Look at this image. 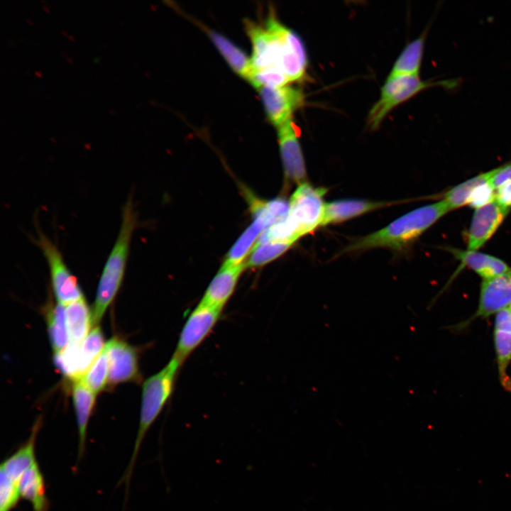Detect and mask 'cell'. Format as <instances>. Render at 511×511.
Segmentation results:
<instances>
[{
    "label": "cell",
    "instance_id": "6da1fadb",
    "mask_svg": "<svg viewBox=\"0 0 511 511\" xmlns=\"http://www.w3.org/2000/svg\"><path fill=\"white\" fill-rule=\"evenodd\" d=\"M244 25L252 45L251 73L275 71L290 84L306 79L308 55L305 45L295 31L279 20L273 9H269L263 23L246 19Z\"/></svg>",
    "mask_w": 511,
    "mask_h": 511
},
{
    "label": "cell",
    "instance_id": "7a4b0ae2",
    "mask_svg": "<svg viewBox=\"0 0 511 511\" xmlns=\"http://www.w3.org/2000/svg\"><path fill=\"white\" fill-rule=\"evenodd\" d=\"M450 211L444 199L417 208L385 227L358 239L344 248L343 252L380 247L403 250Z\"/></svg>",
    "mask_w": 511,
    "mask_h": 511
},
{
    "label": "cell",
    "instance_id": "3957f363",
    "mask_svg": "<svg viewBox=\"0 0 511 511\" xmlns=\"http://www.w3.org/2000/svg\"><path fill=\"white\" fill-rule=\"evenodd\" d=\"M119 232L105 263L98 283L92 310L94 326L101 320L122 284L130 251L131 241L138 224V217L131 196L121 215Z\"/></svg>",
    "mask_w": 511,
    "mask_h": 511
},
{
    "label": "cell",
    "instance_id": "277c9868",
    "mask_svg": "<svg viewBox=\"0 0 511 511\" xmlns=\"http://www.w3.org/2000/svg\"><path fill=\"white\" fill-rule=\"evenodd\" d=\"M180 368L170 359L165 367L149 377L143 384L138 433L132 456L123 478L126 483L130 480L140 446L147 432L173 393Z\"/></svg>",
    "mask_w": 511,
    "mask_h": 511
},
{
    "label": "cell",
    "instance_id": "5b68a950",
    "mask_svg": "<svg viewBox=\"0 0 511 511\" xmlns=\"http://www.w3.org/2000/svg\"><path fill=\"white\" fill-rule=\"evenodd\" d=\"M455 84V79L432 82L422 80L419 75L388 77L381 87L379 99L369 111L367 125L370 130H375L393 109L422 90L438 85L450 88Z\"/></svg>",
    "mask_w": 511,
    "mask_h": 511
},
{
    "label": "cell",
    "instance_id": "8992f818",
    "mask_svg": "<svg viewBox=\"0 0 511 511\" xmlns=\"http://www.w3.org/2000/svg\"><path fill=\"white\" fill-rule=\"evenodd\" d=\"M222 310L199 302L189 313L171 357L180 367L209 336L219 321Z\"/></svg>",
    "mask_w": 511,
    "mask_h": 511
},
{
    "label": "cell",
    "instance_id": "52a82bcc",
    "mask_svg": "<svg viewBox=\"0 0 511 511\" xmlns=\"http://www.w3.org/2000/svg\"><path fill=\"white\" fill-rule=\"evenodd\" d=\"M34 242L47 261L52 289L57 303L66 307L82 298L84 295L79 282L69 270L57 246L40 231Z\"/></svg>",
    "mask_w": 511,
    "mask_h": 511
},
{
    "label": "cell",
    "instance_id": "ba28073f",
    "mask_svg": "<svg viewBox=\"0 0 511 511\" xmlns=\"http://www.w3.org/2000/svg\"><path fill=\"white\" fill-rule=\"evenodd\" d=\"M326 192L325 188L315 187L304 182L292 194L287 216L297 228L300 237L321 226Z\"/></svg>",
    "mask_w": 511,
    "mask_h": 511
},
{
    "label": "cell",
    "instance_id": "9c48e42d",
    "mask_svg": "<svg viewBox=\"0 0 511 511\" xmlns=\"http://www.w3.org/2000/svg\"><path fill=\"white\" fill-rule=\"evenodd\" d=\"M257 90L268 121L277 128L292 119L293 114L305 102L303 91L294 85L262 87Z\"/></svg>",
    "mask_w": 511,
    "mask_h": 511
},
{
    "label": "cell",
    "instance_id": "30bf717a",
    "mask_svg": "<svg viewBox=\"0 0 511 511\" xmlns=\"http://www.w3.org/2000/svg\"><path fill=\"white\" fill-rule=\"evenodd\" d=\"M511 305V268L493 278L483 280L480 289L477 310L466 320L454 326L462 330L478 319H485Z\"/></svg>",
    "mask_w": 511,
    "mask_h": 511
},
{
    "label": "cell",
    "instance_id": "8fae6325",
    "mask_svg": "<svg viewBox=\"0 0 511 511\" xmlns=\"http://www.w3.org/2000/svg\"><path fill=\"white\" fill-rule=\"evenodd\" d=\"M277 128L285 175L290 181L299 185L304 182L307 172L297 126L290 119Z\"/></svg>",
    "mask_w": 511,
    "mask_h": 511
},
{
    "label": "cell",
    "instance_id": "7c38bea8",
    "mask_svg": "<svg viewBox=\"0 0 511 511\" xmlns=\"http://www.w3.org/2000/svg\"><path fill=\"white\" fill-rule=\"evenodd\" d=\"M510 209L495 199L475 209L467 235L468 251H477L497 231Z\"/></svg>",
    "mask_w": 511,
    "mask_h": 511
},
{
    "label": "cell",
    "instance_id": "4fadbf2b",
    "mask_svg": "<svg viewBox=\"0 0 511 511\" xmlns=\"http://www.w3.org/2000/svg\"><path fill=\"white\" fill-rule=\"evenodd\" d=\"M105 348L109 358V383L115 385L138 380V355L134 347L112 338L106 343Z\"/></svg>",
    "mask_w": 511,
    "mask_h": 511
},
{
    "label": "cell",
    "instance_id": "5bb4252c",
    "mask_svg": "<svg viewBox=\"0 0 511 511\" xmlns=\"http://www.w3.org/2000/svg\"><path fill=\"white\" fill-rule=\"evenodd\" d=\"M254 220L240 236L229 251L224 263L236 265L243 263L244 259L250 255L262 233L276 221L260 202L251 204Z\"/></svg>",
    "mask_w": 511,
    "mask_h": 511
},
{
    "label": "cell",
    "instance_id": "9a60e30c",
    "mask_svg": "<svg viewBox=\"0 0 511 511\" xmlns=\"http://www.w3.org/2000/svg\"><path fill=\"white\" fill-rule=\"evenodd\" d=\"M493 342L499 381L507 392H511V378L507 373L511 363V305L495 314Z\"/></svg>",
    "mask_w": 511,
    "mask_h": 511
},
{
    "label": "cell",
    "instance_id": "2e32d148",
    "mask_svg": "<svg viewBox=\"0 0 511 511\" xmlns=\"http://www.w3.org/2000/svg\"><path fill=\"white\" fill-rule=\"evenodd\" d=\"M246 268L244 263L236 265L223 263L210 282L200 302L223 310Z\"/></svg>",
    "mask_w": 511,
    "mask_h": 511
},
{
    "label": "cell",
    "instance_id": "e0dca14e",
    "mask_svg": "<svg viewBox=\"0 0 511 511\" xmlns=\"http://www.w3.org/2000/svg\"><path fill=\"white\" fill-rule=\"evenodd\" d=\"M390 204L387 202L340 199L325 204L321 226L340 223Z\"/></svg>",
    "mask_w": 511,
    "mask_h": 511
},
{
    "label": "cell",
    "instance_id": "ac0fdd59",
    "mask_svg": "<svg viewBox=\"0 0 511 511\" xmlns=\"http://www.w3.org/2000/svg\"><path fill=\"white\" fill-rule=\"evenodd\" d=\"M96 395L80 378L73 381L72 398L79 434V458L84 452L87 425L95 404Z\"/></svg>",
    "mask_w": 511,
    "mask_h": 511
},
{
    "label": "cell",
    "instance_id": "d6986e66",
    "mask_svg": "<svg viewBox=\"0 0 511 511\" xmlns=\"http://www.w3.org/2000/svg\"><path fill=\"white\" fill-rule=\"evenodd\" d=\"M450 251L463 265L473 270L483 280L493 278L510 268L502 260L478 251L454 248Z\"/></svg>",
    "mask_w": 511,
    "mask_h": 511
},
{
    "label": "cell",
    "instance_id": "ffe728a7",
    "mask_svg": "<svg viewBox=\"0 0 511 511\" xmlns=\"http://www.w3.org/2000/svg\"><path fill=\"white\" fill-rule=\"evenodd\" d=\"M18 490L21 498L30 502L33 511H48L45 481L36 461L21 477Z\"/></svg>",
    "mask_w": 511,
    "mask_h": 511
},
{
    "label": "cell",
    "instance_id": "44dd1931",
    "mask_svg": "<svg viewBox=\"0 0 511 511\" xmlns=\"http://www.w3.org/2000/svg\"><path fill=\"white\" fill-rule=\"evenodd\" d=\"M38 427L39 421L33 427L28 440L1 464L0 473L5 475L18 485L23 473L36 461L35 444Z\"/></svg>",
    "mask_w": 511,
    "mask_h": 511
},
{
    "label": "cell",
    "instance_id": "7402d4cb",
    "mask_svg": "<svg viewBox=\"0 0 511 511\" xmlns=\"http://www.w3.org/2000/svg\"><path fill=\"white\" fill-rule=\"evenodd\" d=\"M65 307L70 342L79 344L89 334L94 325L92 312L84 297Z\"/></svg>",
    "mask_w": 511,
    "mask_h": 511
},
{
    "label": "cell",
    "instance_id": "603a6c76",
    "mask_svg": "<svg viewBox=\"0 0 511 511\" xmlns=\"http://www.w3.org/2000/svg\"><path fill=\"white\" fill-rule=\"evenodd\" d=\"M205 31L232 70L248 81L251 67L247 55L224 35L207 28Z\"/></svg>",
    "mask_w": 511,
    "mask_h": 511
},
{
    "label": "cell",
    "instance_id": "cb8c5ba5",
    "mask_svg": "<svg viewBox=\"0 0 511 511\" xmlns=\"http://www.w3.org/2000/svg\"><path fill=\"white\" fill-rule=\"evenodd\" d=\"M426 34L424 33L406 45L395 60L388 77L419 75Z\"/></svg>",
    "mask_w": 511,
    "mask_h": 511
},
{
    "label": "cell",
    "instance_id": "d4e9b609",
    "mask_svg": "<svg viewBox=\"0 0 511 511\" xmlns=\"http://www.w3.org/2000/svg\"><path fill=\"white\" fill-rule=\"evenodd\" d=\"M46 319L53 349L55 354L60 353L70 342L65 307L59 303L51 304L47 310Z\"/></svg>",
    "mask_w": 511,
    "mask_h": 511
},
{
    "label": "cell",
    "instance_id": "484cf974",
    "mask_svg": "<svg viewBox=\"0 0 511 511\" xmlns=\"http://www.w3.org/2000/svg\"><path fill=\"white\" fill-rule=\"evenodd\" d=\"M490 170L458 184L447 191L443 199L447 203L451 211L468 204L476 189L480 185L490 182Z\"/></svg>",
    "mask_w": 511,
    "mask_h": 511
},
{
    "label": "cell",
    "instance_id": "4316f807",
    "mask_svg": "<svg viewBox=\"0 0 511 511\" xmlns=\"http://www.w3.org/2000/svg\"><path fill=\"white\" fill-rule=\"evenodd\" d=\"M292 244L284 242L257 243L250 253L246 267L263 266L280 257Z\"/></svg>",
    "mask_w": 511,
    "mask_h": 511
},
{
    "label": "cell",
    "instance_id": "83f0119b",
    "mask_svg": "<svg viewBox=\"0 0 511 511\" xmlns=\"http://www.w3.org/2000/svg\"><path fill=\"white\" fill-rule=\"evenodd\" d=\"M80 379L96 394L106 387L109 380V358L105 346L100 355Z\"/></svg>",
    "mask_w": 511,
    "mask_h": 511
},
{
    "label": "cell",
    "instance_id": "f1b7e54d",
    "mask_svg": "<svg viewBox=\"0 0 511 511\" xmlns=\"http://www.w3.org/2000/svg\"><path fill=\"white\" fill-rule=\"evenodd\" d=\"M106 344L99 326H95L81 342L79 352L85 373L100 355Z\"/></svg>",
    "mask_w": 511,
    "mask_h": 511
},
{
    "label": "cell",
    "instance_id": "f546056e",
    "mask_svg": "<svg viewBox=\"0 0 511 511\" xmlns=\"http://www.w3.org/2000/svg\"><path fill=\"white\" fill-rule=\"evenodd\" d=\"M20 498L18 484L0 473V511H11Z\"/></svg>",
    "mask_w": 511,
    "mask_h": 511
},
{
    "label": "cell",
    "instance_id": "4dcf8cb0",
    "mask_svg": "<svg viewBox=\"0 0 511 511\" xmlns=\"http://www.w3.org/2000/svg\"><path fill=\"white\" fill-rule=\"evenodd\" d=\"M490 171V185L495 190L503 185L511 184V162Z\"/></svg>",
    "mask_w": 511,
    "mask_h": 511
},
{
    "label": "cell",
    "instance_id": "1f68e13d",
    "mask_svg": "<svg viewBox=\"0 0 511 511\" xmlns=\"http://www.w3.org/2000/svg\"><path fill=\"white\" fill-rule=\"evenodd\" d=\"M495 200L500 205L511 209V184L497 189L495 193Z\"/></svg>",
    "mask_w": 511,
    "mask_h": 511
}]
</instances>
